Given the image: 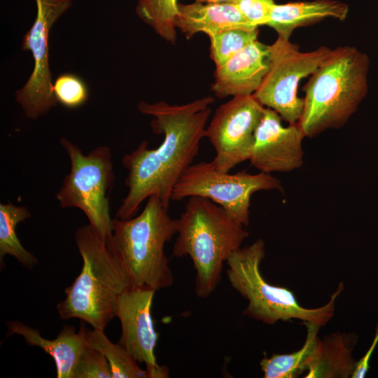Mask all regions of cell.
<instances>
[{"label":"cell","instance_id":"obj_4","mask_svg":"<svg viewBox=\"0 0 378 378\" xmlns=\"http://www.w3.org/2000/svg\"><path fill=\"white\" fill-rule=\"evenodd\" d=\"M74 237L83 267L65 289L66 297L57 310L63 320L79 318L92 328L104 330L115 316L118 300L131 286L130 280L107 241L92 226L78 227Z\"/></svg>","mask_w":378,"mask_h":378},{"label":"cell","instance_id":"obj_24","mask_svg":"<svg viewBox=\"0 0 378 378\" xmlns=\"http://www.w3.org/2000/svg\"><path fill=\"white\" fill-rule=\"evenodd\" d=\"M53 93L57 103L71 108L80 106L88 97L84 81L71 74H62L57 78L53 85Z\"/></svg>","mask_w":378,"mask_h":378},{"label":"cell","instance_id":"obj_5","mask_svg":"<svg viewBox=\"0 0 378 378\" xmlns=\"http://www.w3.org/2000/svg\"><path fill=\"white\" fill-rule=\"evenodd\" d=\"M178 219L157 195L150 196L143 211L129 219H113L107 244L128 275L131 286L155 291L172 286L174 276L164 253L165 244L177 234Z\"/></svg>","mask_w":378,"mask_h":378},{"label":"cell","instance_id":"obj_22","mask_svg":"<svg viewBox=\"0 0 378 378\" xmlns=\"http://www.w3.org/2000/svg\"><path fill=\"white\" fill-rule=\"evenodd\" d=\"M178 5V0H138L136 12L160 37L175 43Z\"/></svg>","mask_w":378,"mask_h":378},{"label":"cell","instance_id":"obj_8","mask_svg":"<svg viewBox=\"0 0 378 378\" xmlns=\"http://www.w3.org/2000/svg\"><path fill=\"white\" fill-rule=\"evenodd\" d=\"M281 181L271 174H235L218 171L212 161L192 164L183 172L172 190L171 200L199 196L221 206L244 226L249 223L250 202L253 193L281 190Z\"/></svg>","mask_w":378,"mask_h":378},{"label":"cell","instance_id":"obj_13","mask_svg":"<svg viewBox=\"0 0 378 378\" xmlns=\"http://www.w3.org/2000/svg\"><path fill=\"white\" fill-rule=\"evenodd\" d=\"M281 120L275 111L265 108L248 159L260 172H290L302 166L306 136L298 122L284 127Z\"/></svg>","mask_w":378,"mask_h":378},{"label":"cell","instance_id":"obj_21","mask_svg":"<svg viewBox=\"0 0 378 378\" xmlns=\"http://www.w3.org/2000/svg\"><path fill=\"white\" fill-rule=\"evenodd\" d=\"M87 342L100 351L107 359L113 378H148L146 370L118 342L113 344L104 330L86 328Z\"/></svg>","mask_w":378,"mask_h":378},{"label":"cell","instance_id":"obj_14","mask_svg":"<svg viewBox=\"0 0 378 378\" xmlns=\"http://www.w3.org/2000/svg\"><path fill=\"white\" fill-rule=\"evenodd\" d=\"M269 67V46L256 40L216 66L211 90L218 98L253 94Z\"/></svg>","mask_w":378,"mask_h":378},{"label":"cell","instance_id":"obj_16","mask_svg":"<svg viewBox=\"0 0 378 378\" xmlns=\"http://www.w3.org/2000/svg\"><path fill=\"white\" fill-rule=\"evenodd\" d=\"M178 9L176 28L188 39L198 32L209 35L230 29H258L246 19L234 3H179Z\"/></svg>","mask_w":378,"mask_h":378},{"label":"cell","instance_id":"obj_9","mask_svg":"<svg viewBox=\"0 0 378 378\" xmlns=\"http://www.w3.org/2000/svg\"><path fill=\"white\" fill-rule=\"evenodd\" d=\"M269 48V70L253 95L289 124L297 123L304 106V98L298 95L299 83L316 70L332 49L321 46L302 52L298 45L279 36Z\"/></svg>","mask_w":378,"mask_h":378},{"label":"cell","instance_id":"obj_6","mask_svg":"<svg viewBox=\"0 0 378 378\" xmlns=\"http://www.w3.org/2000/svg\"><path fill=\"white\" fill-rule=\"evenodd\" d=\"M264 258L265 242L260 239L234 251L225 262L230 285L248 300L244 314L268 325L279 321L299 319L325 326L334 314L336 299L344 288L342 283L325 305L305 308L299 304L290 290L266 281L260 272Z\"/></svg>","mask_w":378,"mask_h":378},{"label":"cell","instance_id":"obj_2","mask_svg":"<svg viewBox=\"0 0 378 378\" xmlns=\"http://www.w3.org/2000/svg\"><path fill=\"white\" fill-rule=\"evenodd\" d=\"M176 234L173 255L191 258L196 271L195 292L201 298L215 291L223 263L248 237L244 225L221 206L199 196L189 197L178 218Z\"/></svg>","mask_w":378,"mask_h":378},{"label":"cell","instance_id":"obj_27","mask_svg":"<svg viewBox=\"0 0 378 378\" xmlns=\"http://www.w3.org/2000/svg\"><path fill=\"white\" fill-rule=\"evenodd\" d=\"M378 344V325L375 329V334L372 342L365 355L356 363L354 370L351 377L363 378L370 369V361L372 355Z\"/></svg>","mask_w":378,"mask_h":378},{"label":"cell","instance_id":"obj_26","mask_svg":"<svg viewBox=\"0 0 378 378\" xmlns=\"http://www.w3.org/2000/svg\"><path fill=\"white\" fill-rule=\"evenodd\" d=\"M234 4L253 25H265L276 4L274 0H236Z\"/></svg>","mask_w":378,"mask_h":378},{"label":"cell","instance_id":"obj_20","mask_svg":"<svg viewBox=\"0 0 378 378\" xmlns=\"http://www.w3.org/2000/svg\"><path fill=\"white\" fill-rule=\"evenodd\" d=\"M31 214L24 206H17L10 202L0 204V264L4 267L6 255L13 256L28 269L38 264L36 257L27 251L18 239L16 225L29 218Z\"/></svg>","mask_w":378,"mask_h":378},{"label":"cell","instance_id":"obj_3","mask_svg":"<svg viewBox=\"0 0 378 378\" xmlns=\"http://www.w3.org/2000/svg\"><path fill=\"white\" fill-rule=\"evenodd\" d=\"M369 59L352 46L338 47L310 75L304 86V106L298 124L306 137L342 127L356 111L368 90Z\"/></svg>","mask_w":378,"mask_h":378},{"label":"cell","instance_id":"obj_11","mask_svg":"<svg viewBox=\"0 0 378 378\" xmlns=\"http://www.w3.org/2000/svg\"><path fill=\"white\" fill-rule=\"evenodd\" d=\"M265 107L253 94L234 96L220 105L206 128V138L216 152L212 162L222 172H230L248 160L255 130Z\"/></svg>","mask_w":378,"mask_h":378},{"label":"cell","instance_id":"obj_17","mask_svg":"<svg viewBox=\"0 0 378 378\" xmlns=\"http://www.w3.org/2000/svg\"><path fill=\"white\" fill-rule=\"evenodd\" d=\"M346 4L330 0H316L275 4L265 25L273 28L278 36L290 40L294 29L318 22L326 18L344 20Z\"/></svg>","mask_w":378,"mask_h":378},{"label":"cell","instance_id":"obj_1","mask_svg":"<svg viewBox=\"0 0 378 378\" xmlns=\"http://www.w3.org/2000/svg\"><path fill=\"white\" fill-rule=\"evenodd\" d=\"M214 102L213 97L206 96L181 105L163 101L138 104L141 113L153 117V132L163 134L164 139L154 149L143 141L122 157V164L128 172L125 181L128 192L115 218L125 220L135 216L143 202L151 195L158 196L169 208L176 183L198 155Z\"/></svg>","mask_w":378,"mask_h":378},{"label":"cell","instance_id":"obj_10","mask_svg":"<svg viewBox=\"0 0 378 378\" xmlns=\"http://www.w3.org/2000/svg\"><path fill=\"white\" fill-rule=\"evenodd\" d=\"M35 1L36 17L24 34L22 46L23 50L31 51L34 66L25 85L15 93L26 117L32 120L57 106L49 67V33L53 24L72 5V0Z\"/></svg>","mask_w":378,"mask_h":378},{"label":"cell","instance_id":"obj_7","mask_svg":"<svg viewBox=\"0 0 378 378\" xmlns=\"http://www.w3.org/2000/svg\"><path fill=\"white\" fill-rule=\"evenodd\" d=\"M71 164L55 197L61 208H77L89 220V225L108 241L113 232L109 198L115 181L111 149L100 146L89 153L66 138L59 140Z\"/></svg>","mask_w":378,"mask_h":378},{"label":"cell","instance_id":"obj_12","mask_svg":"<svg viewBox=\"0 0 378 378\" xmlns=\"http://www.w3.org/2000/svg\"><path fill=\"white\" fill-rule=\"evenodd\" d=\"M155 290L148 288L130 286L120 296L115 316L121 325V344L138 363H144L148 378L169 377V370L160 365L155 349L158 341L151 316Z\"/></svg>","mask_w":378,"mask_h":378},{"label":"cell","instance_id":"obj_19","mask_svg":"<svg viewBox=\"0 0 378 378\" xmlns=\"http://www.w3.org/2000/svg\"><path fill=\"white\" fill-rule=\"evenodd\" d=\"M307 336L303 346L290 354H273L271 357H264L260 368L265 378H295L307 371L318 340L319 325L304 322Z\"/></svg>","mask_w":378,"mask_h":378},{"label":"cell","instance_id":"obj_15","mask_svg":"<svg viewBox=\"0 0 378 378\" xmlns=\"http://www.w3.org/2000/svg\"><path fill=\"white\" fill-rule=\"evenodd\" d=\"M78 332L73 326L65 324L54 340L43 337L38 329L19 321H6L7 336H22L25 342L41 348L55 360L57 378H72L79 357L87 344L85 321L80 320Z\"/></svg>","mask_w":378,"mask_h":378},{"label":"cell","instance_id":"obj_23","mask_svg":"<svg viewBox=\"0 0 378 378\" xmlns=\"http://www.w3.org/2000/svg\"><path fill=\"white\" fill-rule=\"evenodd\" d=\"M258 29H230L209 34L210 57L216 66L222 65L246 46L258 40Z\"/></svg>","mask_w":378,"mask_h":378},{"label":"cell","instance_id":"obj_28","mask_svg":"<svg viewBox=\"0 0 378 378\" xmlns=\"http://www.w3.org/2000/svg\"><path fill=\"white\" fill-rule=\"evenodd\" d=\"M236 0H195L196 2L206 4L234 3Z\"/></svg>","mask_w":378,"mask_h":378},{"label":"cell","instance_id":"obj_18","mask_svg":"<svg viewBox=\"0 0 378 378\" xmlns=\"http://www.w3.org/2000/svg\"><path fill=\"white\" fill-rule=\"evenodd\" d=\"M356 337L334 333L318 338L305 378H348L351 377L356 361L352 351Z\"/></svg>","mask_w":378,"mask_h":378},{"label":"cell","instance_id":"obj_25","mask_svg":"<svg viewBox=\"0 0 378 378\" xmlns=\"http://www.w3.org/2000/svg\"><path fill=\"white\" fill-rule=\"evenodd\" d=\"M72 378H113V376L104 354L87 342L74 368Z\"/></svg>","mask_w":378,"mask_h":378}]
</instances>
